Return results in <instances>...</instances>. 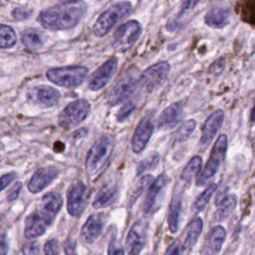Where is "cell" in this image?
Segmentation results:
<instances>
[{"label": "cell", "mask_w": 255, "mask_h": 255, "mask_svg": "<svg viewBox=\"0 0 255 255\" xmlns=\"http://www.w3.org/2000/svg\"><path fill=\"white\" fill-rule=\"evenodd\" d=\"M86 11L87 5L84 1L70 0L41 11L38 22L48 30H67L75 27Z\"/></svg>", "instance_id": "6da1fadb"}, {"label": "cell", "mask_w": 255, "mask_h": 255, "mask_svg": "<svg viewBox=\"0 0 255 255\" xmlns=\"http://www.w3.org/2000/svg\"><path fill=\"white\" fill-rule=\"evenodd\" d=\"M115 137L110 133L100 136L91 146L86 158V171L90 175L99 172L113 153Z\"/></svg>", "instance_id": "7a4b0ae2"}, {"label": "cell", "mask_w": 255, "mask_h": 255, "mask_svg": "<svg viewBox=\"0 0 255 255\" xmlns=\"http://www.w3.org/2000/svg\"><path fill=\"white\" fill-rule=\"evenodd\" d=\"M131 11V4L128 1H120L104 11L93 26V32L97 37L107 35L110 30Z\"/></svg>", "instance_id": "3957f363"}, {"label": "cell", "mask_w": 255, "mask_h": 255, "mask_svg": "<svg viewBox=\"0 0 255 255\" xmlns=\"http://www.w3.org/2000/svg\"><path fill=\"white\" fill-rule=\"evenodd\" d=\"M88 72L89 70L84 66H65L48 70L46 76L49 81L58 86L75 88L85 82Z\"/></svg>", "instance_id": "277c9868"}, {"label": "cell", "mask_w": 255, "mask_h": 255, "mask_svg": "<svg viewBox=\"0 0 255 255\" xmlns=\"http://www.w3.org/2000/svg\"><path fill=\"white\" fill-rule=\"evenodd\" d=\"M227 150V136L224 133L218 135L209 155V158L196 179V185H204L218 171Z\"/></svg>", "instance_id": "5b68a950"}, {"label": "cell", "mask_w": 255, "mask_h": 255, "mask_svg": "<svg viewBox=\"0 0 255 255\" xmlns=\"http://www.w3.org/2000/svg\"><path fill=\"white\" fill-rule=\"evenodd\" d=\"M141 34V25L135 20H129L122 24L114 35L113 47L118 52L129 50L138 40Z\"/></svg>", "instance_id": "8992f818"}, {"label": "cell", "mask_w": 255, "mask_h": 255, "mask_svg": "<svg viewBox=\"0 0 255 255\" xmlns=\"http://www.w3.org/2000/svg\"><path fill=\"white\" fill-rule=\"evenodd\" d=\"M139 74L137 70H130L125 74L112 89L108 103L110 106H117L127 100L138 86Z\"/></svg>", "instance_id": "52a82bcc"}, {"label": "cell", "mask_w": 255, "mask_h": 255, "mask_svg": "<svg viewBox=\"0 0 255 255\" xmlns=\"http://www.w3.org/2000/svg\"><path fill=\"white\" fill-rule=\"evenodd\" d=\"M169 70L170 66L167 62L156 63L148 67L141 75H139L138 85L147 93L153 92L165 82Z\"/></svg>", "instance_id": "ba28073f"}, {"label": "cell", "mask_w": 255, "mask_h": 255, "mask_svg": "<svg viewBox=\"0 0 255 255\" xmlns=\"http://www.w3.org/2000/svg\"><path fill=\"white\" fill-rule=\"evenodd\" d=\"M90 103L85 99L71 102L59 115V123L64 128H71L81 124L89 115Z\"/></svg>", "instance_id": "9c48e42d"}, {"label": "cell", "mask_w": 255, "mask_h": 255, "mask_svg": "<svg viewBox=\"0 0 255 255\" xmlns=\"http://www.w3.org/2000/svg\"><path fill=\"white\" fill-rule=\"evenodd\" d=\"M88 203L87 186L77 180L73 182L67 191V210L71 216L78 217L86 209Z\"/></svg>", "instance_id": "30bf717a"}, {"label": "cell", "mask_w": 255, "mask_h": 255, "mask_svg": "<svg viewBox=\"0 0 255 255\" xmlns=\"http://www.w3.org/2000/svg\"><path fill=\"white\" fill-rule=\"evenodd\" d=\"M168 181L169 177L165 173L159 174L156 177V179L152 180L148 187V191L142 206V212L144 216L151 215L158 208L159 199L160 197H162V194Z\"/></svg>", "instance_id": "8fae6325"}, {"label": "cell", "mask_w": 255, "mask_h": 255, "mask_svg": "<svg viewBox=\"0 0 255 255\" xmlns=\"http://www.w3.org/2000/svg\"><path fill=\"white\" fill-rule=\"evenodd\" d=\"M154 129V122L152 115H146L140 120L134 129L131 138V148L134 153H140L149 141Z\"/></svg>", "instance_id": "7c38bea8"}, {"label": "cell", "mask_w": 255, "mask_h": 255, "mask_svg": "<svg viewBox=\"0 0 255 255\" xmlns=\"http://www.w3.org/2000/svg\"><path fill=\"white\" fill-rule=\"evenodd\" d=\"M147 224L145 220L139 219L130 227L127 239L126 246L129 255H138L146 242Z\"/></svg>", "instance_id": "4fadbf2b"}, {"label": "cell", "mask_w": 255, "mask_h": 255, "mask_svg": "<svg viewBox=\"0 0 255 255\" xmlns=\"http://www.w3.org/2000/svg\"><path fill=\"white\" fill-rule=\"evenodd\" d=\"M63 206V198L57 192H49L46 193L39 204L36 212L48 223L50 226L59 211Z\"/></svg>", "instance_id": "5bb4252c"}, {"label": "cell", "mask_w": 255, "mask_h": 255, "mask_svg": "<svg viewBox=\"0 0 255 255\" xmlns=\"http://www.w3.org/2000/svg\"><path fill=\"white\" fill-rule=\"evenodd\" d=\"M60 97L59 91L50 86H37L28 93L29 100L42 108L54 107L58 104Z\"/></svg>", "instance_id": "9a60e30c"}, {"label": "cell", "mask_w": 255, "mask_h": 255, "mask_svg": "<svg viewBox=\"0 0 255 255\" xmlns=\"http://www.w3.org/2000/svg\"><path fill=\"white\" fill-rule=\"evenodd\" d=\"M59 174L56 166H46L39 168L30 178L27 187L31 193H38L50 185Z\"/></svg>", "instance_id": "2e32d148"}, {"label": "cell", "mask_w": 255, "mask_h": 255, "mask_svg": "<svg viewBox=\"0 0 255 255\" xmlns=\"http://www.w3.org/2000/svg\"><path fill=\"white\" fill-rule=\"evenodd\" d=\"M117 67H118L117 58H111L107 62H105L92 75L89 82V89L91 91H98L104 88L113 77L114 73L117 70Z\"/></svg>", "instance_id": "e0dca14e"}, {"label": "cell", "mask_w": 255, "mask_h": 255, "mask_svg": "<svg viewBox=\"0 0 255 255\" xmlns=\"http://www.w3.org/2000/svg\"><path fill=\"white\" fill-rule=\"evenodd\" d=\"M224 120V112L222 110L214 111L204 122L201 128L199 143L202 147L208 145L220 129Z\"/></svg>", "instance_id": "ac0fdd59"}, {"label": "cell", "mask_w": 255, "mask_h": 255, "mask_svg": "<svg viewBox=\"0 0 255 255\" xmlns=\"http://www.w3.org/2000/svg\"><path fill=\"white\" fill-rule=\"evenodd\" d=\"M182 105L181 103H173L165 108L157 121V128L160 130H169L174 128L180 122L182 117Z\"/></svg>", "instance_id": "d6986e66"}, {"label": "cell", "mask_w": 255, "mask_h": 255, "mask_svg": "<svg viewBox=\"0 0 255 255\" xmlns=\"http://www.w3.org/2000/svg\"><path fill=\"white\" fill-rule=\"evenodd\" d=\"M104 228V218L100 213L89 216L81 229V236L88 244H93L102 234Z\"/></svg>", "instance_id": "ffe728a7"}, {"label": "cell", "mask_w": 255, "mask_h": 255, "mask_svg": "<svg viewBox=\"0 0 255 255\" xmlns=\"http://www.w3.org/2000/svg\"><path fill=\"white\" fill-rule=\"evenodd\" d=\"M226 238V230L223 226L217 225L213 227L203 245V255H216L221 250V247Z\"/></svg>", "instance_id": "44dd1931"}, {"label": "cell", "mask_w": 255, "mask_h": 255, "mask_svg": "<svg viewBox=\"0 0 255 255\" xmlns=\"http://www.w3.org/2000/svg\"><path fill=\"white\" fill-rule=\"evenodd\" d=\"M48 226V223L35 211L26 218L24 235L28 239L37 238L46 232Z\"/></svg>", "instance_id": "7402d4cb"}, {"label": "cell", "mask_w": 255, "mask_h": 255, "mask_svg": "<svg viewBox=\"0 0 255 255\" xmlns=\"http://www.w3.org/2000/svg\"><path fill=\"white\" fill-rule=\"evenodd\" d=\"M237 200L238 199L235 194H227L223 197L217 196L215 200V205L217 207L214 214L215 220L221 221L228 218L234 211L237 205Z\"/></svg>", "instance_id": "603a6c76"}, {"label": "cell", "mask_w": 255, "mask_h": 255, "mask_svg": "<svg viewBox=\"0 0 255 255\" xmlns=\"http://www.w3.org/2000/svg\"><path fill=\"white\" fill-rule=\"evenodd\" d=\"M203 227L202 219L199 217H196L192 219L188 225L186 226V229L184 231V240L182 242V248L186 251L191 250L194 245L196 244L199 235L201 234Z\"/></svg>", "instance_id": "cb8c5ba5"}, {"label": "cell", "mask_w": 255, "mask_h": 255, "mask_svg": "<svg viewBox=\"0 0 255 255\" xmlns=\"http://www.w3.org/2000/svg\"><path fill=\"white\" fill-rule=\"evenodd\" d=\"M118 196V187L114 184H109L103 187L99 193L97 194L96 198L93 201V207L95 209H102L105 208L116 200Z\"/></svg>", "instance_id": "d4e9b609"}, {"label": "cell", "mask_w": 255, "mask_h": 255, "mask_svg": "<svg viewBox=\"0 0 255 255\" xmlns=\"http://www.w3.org/2000/svg\"><path fill=\"white\" fill-rule=\"evenodd\" d=\"M204 21L209 27L223 28L229 23V11L221 8H213L206 13Z\"/></svg>", "instance_id": "484cf974"}, {"label": "cell", "mask_w": 255, "mask_h": 255, "mask_svg": "<svg viewBox=\"0 0 255 255\" xmlns=\"http://www.w3.org/2000/svg\"><path fill=\"white\" fill-rule=\"evenodd\" d=\"M21 40L23 45L30 50H38L44 45V35L34 28H27L22 32Z\"/></svg>", "instance_id": "4316f807"}, {"label": "cell", "mask_w": 255, "mask_h": 255, "mask_svg": "<svg viewBox=\"0 0 255 255\" xmlns=\"http://www.w3.org/2000/svg\"><path fill=\"white\" fill-rule=\"evenodd\" d=\"M180 212H181V198L178 195H174L169 205V211H168V217H167V225L171 233H175L178 230Z\"/></svg>", "instance_id": "83f0119b"}, {"label": "cell", "mask_w": 255, "mask_h": 255, "mask_svg": "<svg viewBox=\"0 0 255 255\" xmlns=\"http://www.w3.org/2000/svg\"><path fill=\"white\" fill-rule=\"evenodd\" d=\"M202 165V158L199 155L192 156L189 161L186 163L184 168L181 171L180 178L184 181H190L193 179L200 171Z\"/></svg>", "instance_id": "f1b7e54d"}, {"label": "cell", "mask_w": 255, "mask_h": 255, "mask_svg": "<svg viewBox=\"0 0 255 255\" xmlns=\"http://www.w3.org/2000/svg\"><path fill=\"white\" fill-rule=\"evenodd\" d=\"M17 36L14 29L8 25L0 24V49H9L15 46Z\"/></svg>", "instance_id": "f546056e"}, {"label": "cell", "mask_w": 255, "mask_h": 255, "mask_svg": "<svg viewBox=\"0 0 255 255\" xmlns=\"http://www.w3.org/2000/svg\"><path fill=\"white\" fill-rule=\"evenodd\" d=\"M153 180V176L151 174H144L142 175L136 182L133 190L130 193L128 203L132 205L139 197L140 195L145 191V189L150 185V183Z\"/></svg>", "instance_id": "4dcf8cb0"}, {"label": "cell", "mask_w": 255, "mask_h": 255, "mask_svg": "<svg viewBox=\"0 0 255 255\" xmlns=\"http://www.w3.org/2000/svg\"><path fill=\"white\" fill-rule=\"evenodd\" d=\"M216 190V184L215 183H211L210 185H208L202 192L201 194L195 199L193 205H192V210L197 213L202 211L205 206L207 205V203L209 202V200L211 199L214 191Z\"/></svg>", "instance_id": "1f68e13d"}, {"label": "cell", "mask_w": 255, "mask_h": 255, "mask_svg": "<svg viewBox=\"0 0 255 255\" xmlns=\"http://www.w3.org/2000/svg\"><path fill=\"white\" fill-rule=\"evenodd\" d=\"M159 153L156 151H151L150 153L147 154L146 157L141 159L137 166H136V175H141L145 171H148L156 166V164L159 161Z\"/></svg>", "instance_id": "d6a6232c"}, {"label": "cell", "mask_w": 255, "mask_h": 255, "mask_svg": "<svg viewBox=\"0 0 255 255\" xmlns=\"http://www.w3.org/2000/svg\"><path fill=\"white\" fill-rule=\"evenodd\" d=\"M196 128V122L194 120H187L185 121L180 127L179 128L176 130V134H175V141L176 142H182L184 140H186L190 134L193 132V130Z\"/></svg>", "instance_id": "836d02e7"}, {"label": "cell", "mask_w": 255, "mask_h": 255, "mask_svg": "<svg viewBox=\"0 0 255 255\" xmlns=\"http://www.w3.org/2000/svg\"><path fill=\"white\" fill-rule=\"evenodd\" d=\"M135 107H136V103L133 100L128 101V103H126L121 108V110L118 112V114H117V121L119 123H124L132 114V112L134 111Z\"/></svg>", "instance_id": "e575fe53"}, {"label": "cell", "mask_w": 255, "mask_h": 255, "mask_svg": "<svg viewBox=\"0 0 255 255\" xmlns=\"http://www.w3.org/2000/svg\"><path fill=\"white\" fill-rule=\"evenodd\" d=\"M23 255H39L40 253V245L36 241L28 242L24 244L22 248Z\"/></svg>", "instance_id": "d590c367"}, {"label": "cell", "mask_w": 255, "mask_h": 255, "mask_svg": "<svg viewBox=\"0 0 255 255\" xmlns=\"http://www.w3.org/2000/svg\"><path fill=\"white\" fill-rule=\"evenodd\" d=\"M32 13H33V10L31 9H27L24 7H17L12 11V16L16 20H25V19H28Z\"/></svg>", "instance_id": "8d00e7d4"}, {"label": "cell", "mask_w": 255, "mask_h": 255, "mask_svg": "<svg viewBox=\"0 0 255 255\" xmlns=\"http://www.w3.org/2000/svg\"><path fill=\"white\" fill-rule=\"evenodd\" d=\"M44 255H58V243L57 240H48L44 245Z\"/></svg>", "instance_id": "74e56055"}, {"label": "cell", "mask_w": 255, "mask_h": 255, "mask_svg": "<svg viewBox=\"0 0 255 255\" xmlns=\"http://www.w3.org/2000/svg\"><path fill=\"white\" fill-rule=\"evenodd\" d=\"M108 255H125V250L120 242L113 240L109 245Z\"/></svg>", "instance_id": "f35d334b"}, {"label": "cell", "mask_w": 255, "mask_h": 255, "mask_svg": "<svg viewBox=\"0 0 255 255\" xmlns=\"http://www.w3.org/2000/svg\"><path fill=\"white\" fill-rule=\"evenodd\" d=\"M21 189H22V183L20 181L16 182L12 186V188H10V190L7 192V201H14L15 199H17Z\"/></svg>", "instance_id": "ab89813d"}, {"label": "cell", "mask_w": 255, "mask_h": 255, "mask_svg": "<svg viewBox=\"0 0 255 255\" xmlns=\"http://www.w3.org/2000/svg\"><path fill=\"white\" fill-rule=\"evenodd\" d=\"M17 177V173L16 172H8L2 176H0V192L7 187L15 178Z\"/></svg>", "instance_id": "60d3db41"}, {"label": "cell", "mask_w": 255, "mask_h": 255, "mask_svg": "<svg viewBox=\"0 0 255 255\" xmlns=\"http://www.w3.org/2000/svg\"><path fill=\"white\" fill-rule=\"evenodd\" d=\"M198 1L199 0H181L180 14H184V13L190 11L191 9H193Z\"/></svg>", "instance_id": "b9f144b4"}, {"label": "cell", "mask_w": 255, "mask_h": 255, "mask_svg": "<svg viewBox=\"0 0 255 255\" xmlns=\"http://www.w3.org/2000/svg\"><path fill=\"white\" fill-rule=\"evenodd\" d=\"M9 250V244L7 236L4 233H0V255H7Z\"/></svg>", "instance_id": "7bdbcfd3"}, {"label": "cell", "mask_w": 255, "mask_h": 255, "mask_svg": "<svg viewBox=\"0 0 255 255\" xmlns=\"http://www.w3.org/2000/svg\"><path fill=\"white\" fill-rule=\"evenodd\" d=\"M164 255H180V247L177 241L172 242L166 249Z\"/></svg>", "instance_id": "ee69618b"}, {"label": "cell", "mask_w": 255, "mask_h": 255, "mask_svg": "<svg viewBox=\"0 0 255 255\" xmlns=\"http://www.w3.org/2000/svg\"><path fill=\"white\" fill-rule=\"evenodd\" d=\"M65 255H77L76 242L72 239L68 240L65 244Z\"/></svg>", "instance_id": "f6af8a7d"}, {"label": "cell", "mask_w": 255, "mask_h": 255, "mask_svg": "<svg viewBox=\"0 0 255 255\" xmlns=\"http://www.w3.org/2000/svg\"><path fill=\"white\" fill-rule=\"evenodd\" d=\"M223 68H224V60L219 59L213 63V65L210 67V71H212L213 73H220L223 70Z\"/></svg>", "instance_id": "bcb514c9"}]
</instances>
